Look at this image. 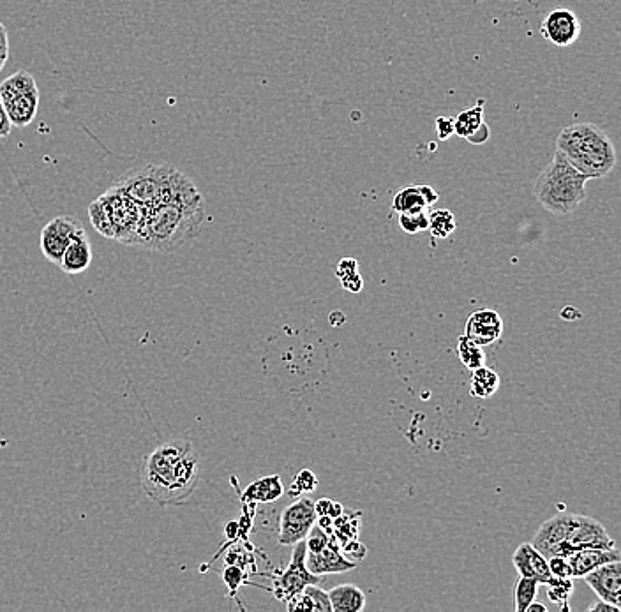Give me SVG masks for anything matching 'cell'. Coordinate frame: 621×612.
Instances as JSON below:
<instances>
[{"mask_svg": "<svg viewBox=\"0 0 621 612\" xmlns=\"http://www.w3.org/2000/svg\"><path fill=\"white\" fill-rule=\"evenodd\" d=\"M142 487L158 505H182L200 482V456L193 443L166 441L145 456L140 473Z\"/></svg>", "mask_w": 621, "mask_h": 612, "instance_id": "obj_1", "label": "cell"}, {"mask_svg": "<svg viewBox=\"0 0 621 612\" xmlns=\"http://www.w3.org/2000/svg\"><path fill=\"white\" fill-rule=\"evenodd\" d=\"M205 221L203 196L184 202H166L143 209L131 247L156 253H175L189 246L200 235Z\"/></svg>", "mask_w": 621, "mask_h": 612, "instance_id": "obj_2", "label": "cell"}, {"mask_svg": "<svg viewBox=\"0 0 621 612\" xmlns=\"http://www.w3.org/2000/svg\"><path fill=\"white\" fill-rule=\"evenodd\" d=\"M113 186L131 198L142 209H150L161 203L184 202L200 198L195 182L186 173L179 172L172 165L143 163L131 168Z\"/></svg>", "mask_w": 621, "mask_h": 612, "instance_id": "obj_3", "label": "cell"}, {"mask_svg": "<svg viewBox=\"0 0 621 612\" xmlns=\"http://www.w3.org/2000/svg\"><path fill=\"white\" fill-rule=\"evenodd\" d=\"M532 545L546 558L567 556L581 549L616 547L604 524L588 515L570 512L554 515L542 524L537 535L533 537Z\"/></svg>", "mask_w": 621, "mask_h": 612, "instance_id": "obj_4", "label": "cell"}, {"mask_svg": "<svg viewBox=\"0 0 621 612\" xmlns=\"http://www.w3.org/2000/svg\"><path fill=\"white\" fill-rule=\"evenodd\" d=\"M556 150L588 180L604 179L613 172L618 161L613 140L592 122L563 127L556 138Z\"/></svg>", "mask_w": 621, "mask_h": 612, "instance_id": "obj_5", "label": "cell"}, {"mask_svg": "<svg viewBox=\"0 0 621 612\" xmlns=\"http://www.w3.org/2000/svg\"><path fill=\"white\" fill-rule=\"evenodd\" d=\"M588 177L570 165L556 150L553 161L540 172L533 195L554 216H569L586 200Z\"/></svg>", "mask_w": 621, "mask_h": 612, "instance_id": "obj_6", "label": "cell"}, {"mask_svg": "<svg viewBox=\"0 0 621 612\" xmlns=\"http://www.w3.org/2000/svg\"><path fill=\"white\" fill-rule=\"evenodd\" d=\"M142 216V207L115 186L90 203L89 207L92 226L106 239L117 240L126 246L135 237Z\"/></svg>", "mask_w": 621, "mask_h": 612, "instance_id": "obj_7", "label": "cell"}, {"mask_svg": "<svg viewBox=\"0 0 621 612\" xmlns=\"http://www.w3.org/2000/svg\"><path fill=\"white\" fill-rule=\"evenodd\" d=\"M0 101L13 127H27L36 119L39 89L36 78L20 69L0 83Z\"/></svg>", "mask_w": 621, "mask_h": 612, "instance_id": "obj_8", "label": "cell"}, {"mask_svg": "<svg viewBox=\"0 0 621 612\" xmlns=\"http://www.w3.org/2000/svg\"><path fill=\"white\" fill-rule=\"evenodd\" d=\"M306 540H300L293 545L292 560L290 565L274 575V597L279 602H288L293 595H297L299 591L304 590L307 584H322L323 575H316L309 572L306 567Z\"/></svg>", "mask_w": 621, "mask_h": 612, "instance_id": "obj_9", "label": "cell"}, {"mask_svg": "<svg viewBox=\"0 0 621 612\" xmlns=\"http://www.w3.org/2000/svg\"><path fill=\"white\" fill-rule=\"evenodd\" d=\"M318 521L315 501L311 498H297L295 503L286 507L279 519V544L295 545L300 540H306L311 528Z\"/></svg>", "mask_w": 621, "mask_h": 612, "instance_id": "obj_10", "label": "cell"}, {"mask_svg": "<svg viewBox=\"0 0 621 612\" xmlns=\"http://www.w3.org/2000/svg\"><path fill=\"white\" fill-rule=\"evenodd\" d=\"M82 223L76 221L75 217L57 216L53 217L50 223L46 224L39 235V246L46 256V260L59 265L62 254L66 247L71 244L78 233L83 232Z\"/></svg>", "mask_w": 621, "mask_h": 612, "instance_id": "obj_11", "label": "cell"}, {"mask_svg": "<svg viewBox=\"0 0 621 612\" xmlns=\"http://www.w3.org/2000/svg\"><path fill=\"white\" fill-rule=\"evenodd\" d=\"M512 563H514L519 577H530V579H535L539 584H546L549 588L572 583V579H560V577H554L551 574L546 556L540 554L533 547L532 542L521 544L517 547L516 553L512 556Z\"/></svg>", "mask_w": 621, "mask_h": 612, "instance_id": "obj_12", "label": "cell"}, {"mask_svg": "<svg viewBox=\"0 0 621 612\" xmlns=\"http://www.w3.org/2000/svg\"><path fill=\"white\" fill-rule=\"evenodd\" d=\"M542 38L558 48L574 45L581 36V22L570 9H553L540 25Z\"/></svg>", "mask_w": 621, "mask_h": 612, "instance_id": "obj_13", "label": "cell"}, {"mask_svg": "<svg viewBox=\"0 0 621 612\" xmlns=\"http://www.w3.org/2000/svg\"><path fill=\"white\" fill-rule=\"evenodd\" d=\"M583 579L600 600H606L621 609V561L600 565L590 574L584 575Z\"/></svg>", "mask_w": 621, "mask_h": 612, "instance_id": "obj_14", "label": "cell"}, {"mask_svg": "<svg viewBox=\"0 0 621 612\" xmlns=\"http://www.w3.org/2000/svg\"><path fill=\"white\" fill-rule=\"evenodd\" d=\"M503 334V320L493 309H480L468 318L464 327V336L472 339L479 346H489L500 341Z\"/></svg>", "mask_w": 621, "mask_h": 612, "instance_id": "obj_15", "label": "cell"}, {"mask_svg": "<svg viewBox=\"0 0 621 612\" xmlns=\"http://www.w3.org/2000/svg\"><path fill=\"white\" fill-rule=\"evenodd\" d=\"M306 567L316 575L345 574L357 567V563L348 560L336 540L330 538L329 544L320 551L306 553Z\"/></svg>", "mask_w": 621, "mask_h": 612, "instance_id": "obj_16", "label": "cell"}, {"mask_svg": "<svg viewBox=\"0 0 621 612\" xmlns=\"http://www.w3.org/2000/svg\"><path fill=\"white\" fill-rule=\"evenodd\" d=\"M569 565L570 579H581L586 574H590L600 565H606L611 561H621V554L618 547L611 549H581L574 553L563 556Z\"/></svg>", "mask_w": 621, "mask_h": 612, "instance_id": "obj_17", "label": "cell"}, {"mask_svg": "<svg viewBox=\"0 0 621 612\" xmlns=\"http://www.w3.org/2000/svg\"><path fill=\"white\" fill-rule=\"evenodd\" d=\"M440 200V193L431 186L413 184V186L401 187L392 200V210L397 214L408 212H420L429 210L434 203Z\"/></svg>", "mask_w": 621, "mask_h": 612, "instance_id": "obj_18", "label": "cell"}, {"mask_svg": "<svg viewBox=\"0 0 621 612\" xmlns=\"http://www.w3.org/2000/svg\"><path fill=\"white\" fill-rule=\"evenodd\" d=\"M90 263H92V246H90L87 232L83 230L66 247V251H64L62 258H60L59 267L66 274L75 276V274H82V272L89 269Z\"/></svg>", "mask_w": 621, "mask_h": 612, "instance_id": "obj_19", "label": "cell"}, {"mask_svg": "<svg viewBox=\"0 0 621 612\" xmlns=\"http://www.w3.org/2000/svg\"><path fill=\"white\" fill-rule=\"evenodd\" d=\"M285 494V487L279 475L258 478L246 487V491L240 494L242 503L256 505V503H274Z\"/></svg>", "mask_w": 621, "mask_h": 612, "instance_id": "obj_20", "label": "cell"}, {"mask_svg": "<svg viewBox=\"0 0 621 612\" xmlns=\"http://www.w3.org/2000/svg\"><path fill=\"white\" fill-rule=\"evenodd\" d=\"M286 607L290 612H332L329 593L318 588V584H307L304 590L299 591L286 602Z\"/></svg>", "mask_w": 621, "mask_h": 612, "instance_id": "obj_21", "label": "cell"}, {"mask_svg": "<svg viewBox=\"0 0 621 612\" xmlns=\"http://www.w3.org/2000/svg\"><path fill=\"white\" fill-rule=\"evenodd\" d=\"M332 612H360L366 607V593L355 584H341L329 591Z\"/></svg>", "mask_w": 621, "mask_h": 612, "instance_id": "obj_22", "label": "cell"}, {"mask_svg": "<svg viewBox=\"0 0 621 612\" xmlns=\"http://www.w3.org/2000/svg\"><path fill=\"white\" fill-rule=\"evenodd\" d=\"M500 389V376L494 373L491 367L482 366L473 369L472 387L470 394L477 399H487L494 396Z\"/></svg>", "mask_w": 621, "mask_h": 612, "instance_id": "obj_23", "label": "cell"}, {"mask_svg": "<svg viewBox=\"0 0 621 612\" xmlns=\"http://www.w3.org/2000/svg\"><path fill=\"white\" fill-rule=\"evenodd\" d=\"M484 105L486 101L479 99L470 110H464L454 119V135L459 138H468L473 131L484 122Z\"/></svg>", "mask_w": 621, "mask_h": 612, "instance_id": "obj_24", "label": "cell"}, {"mask_svg": "<svg viewBox=\"0 0 621 612\" xmlns=\"http://www.w3.org/2000/svg\"><path fill=\"white\" fill-rule=\"evenodd\" d=\"M457 223L454 214L447 209L431 210L429 212V224L427 230L433 239H449L456 232Z\"/></svg>", "mask_w": 621, "mask_h": 612, "instance_id": "obj_25", "label": "cell"}, {"mask_svg": "<svg viewBox=\"0 0 621 612\" xmlns=\"http://www.w3.org/2000/svg\"><path fill=\"white\" fill-rule=\"evenodd\" d=\"M457 353H459V359L463 362V366L468 367L470 371L477 369V367L486 366V353L482 350V346L473 343L472 339H468L464 334L457 339Z\"/></svg>", "mask_w": 621, "mask_h": 612, "instance_id": "obj_26", "label": "cell"}, {"mask_svg": "<svg viewBox=\"0 0 621 612\" xmlns=\"http://www.w3.org/2000/svg\"><path fill=\"white\" fill-rule=\"evenodd\" d=\"M539 595V583L530 577H519L514 590V600H516V611L526 612V607L537 600Z\"/></svg>", "mask_w": 621, "mask_h": 612, "instance_id": "obj_27", "label": "cell"}, {"mask_svg": "<svg viewBox=\"0 0 621 612\" xmlns=\"http://www.w3.org/2000/svg\"><path fill=\"white\" fill-rule=\"evenodd\" d=\"M427 224H429V210L399 214V226H401L403 232L408 233V235H417V233L426 232Z\"/></svg>", "mask_w": 621, "mask_h": 612, "instance_id": "obj_28", "label": "cell"}, {"mask_svg": "<svg viewBox=\"0 0 621 612\" xmlns=\"http://www.w3.org/2000/svg\"><path fill=\"white\" fill-rule=\"evenodd\" d=\"M316 487H318V477H316L315 471H299L297 477L293 478L290 496H292V498H300V496H304V494L316 491Z\"/></svg>", "mask_w": 621, "mask_h": 612, "instance_id": "obj_29", "label": "cell"}, {"mask_svg": "<svg viewBox=\"0 0 621 612\" xmlns=\"http://www.w3.org/2000/svg\"><path fill=\"white\" fill-rule=\"evenodd\" d=\"M223 581H225L230 597H235L242 584H246V570L239 565H228L223 572Z\"/></svg>", "mask_w": 621, "mask_h": 612, "instance_id": "obj_30", "label": "cell"}, {"mask_svg": "<svg viewBox=\"0 0 621 612\" xmlns=\"http://www.w3.org/2000/svg\"><path fill=\"white\" fill-rule=\"evenodd\" d=\"M436 135L442 142H447L450 136H454V119L438 117L436 119Z\"/></svg>", "mask_w": 621, "mask_h": 612, "instance_id": "obj_31", "label": "cell"}, {"mask_svg": "<svg viewBox=\"0 0 621 612\" xmlns=\"http://www.w3.org/2000/svg\"><path fill=\"white\" fill-rule=\"evenodd\" d=\"M489 138H491V127L487 126L486 122H482L466 140H468V143L475 145V147H480V145H486L489 142Z\"/></svg>", "mask_w": 621, "mask_h": 612, "instance_id": "obj_32", "label": "cell"}, {"mask_svg": "<svg viewBox=\"0 0 621 612\" xmlns=\"http://www.w3.org/2000/svg\"><path fill=\"white\" fill-rule=\"evenodd\" d=\"M341 283H343L348 292L352 293H359L362 290V286H364V281H362L359 272H352L348 276L341 277Z\"/></svg>", "mask_w": 621, "mask_h": 612, "instance_id": "obj_33", "label": "cell"}, {"mask_svg": "<svg viewBox=\"0 0 621 612\" xmlns=\"http://www.w3.org/2000/svg\"><path fill=\"white\" fill-rule=\"evenodd\" d=\"M352 272H359V263H357V260H353V258H345L337 265V277L339 279L352 274Z\"/></svg>", "mask_w": 621, "mask_h": 612, "instance_id": "obj_34", "label": "cell"}, {"mask_svg": "<svg viewBox=\"0 0 621 612\" xmlns=\"http://www.w3.org/2000/svg\"><path fill=\"white\" fill-rule=\"evenodd\" d=\"M8 48V30L0 23V71H2L6 60H8Z\"/></svg>", "mask_w": 621, "mask_h": 612, "instance_id": "obj_35", "label": "cell"}, {"mask_svg": "<svg viewBox=\"0 0 621 612\" xmlns=\"http://www.w3.org/2000/svg\"><path fill=\"white\" fill-rule=\"evenodd\" d=\"M11 129H13V124H11L8 113H6L4 105L0 101V138H6V136L11 135Z\"/></svg>", "mask_w": 621, "mask_h": 612, "instance_id": "obj_36", "label": "cell"}, {"mask_svg": "<svg viewBox=\"0 0 621 612\" xmlns=\"http://www.w3.org/2000/svg\"><path fill=\"white\" fill-rule=\"evenodd\" d=\"M588 611L590 612H620V607H616V605L609 604L606 600H600L599 602H595V604L590 605L588 607Z\"/></svg>", "mask_w": 621, "mask_h": 612, "instance_id": "obj_37", "label": "cell"}, {"mask_svg": "<svg viewBox=\"0 0 621 612\" xmlns=\"http://www.w3.org/2000/svg\"><path fill=\"white\" fill-rule=\"evenodd\" d=\"M330 505H332V500H329V498H323V500L316 501V515H318V517H322V515H329Z\"/></svg>", "mask_w": 621, "mask_h": 612, "instance_id": "obj_38", "label": "cell"}, {"mask_svg": "<svg viewBox=\"0 0 621 612\" xmlns=\"http://www.w3.org/2000/svg\"><path fill=\"white\" fill-rule=\"evenodd\" d=\"M225 535L226 538H228V540H232V542L233 540H237V538H240L239 523H235V521H232V523L226 524Z\"/></svg>", "mask_w": 621, "mask_h": 612, "instance_id": "obj_39", "label": "cell"}, {"mask_svg": "<svg viewBox=\"0 0 621 612\" xmlns=\"http://www.w3.org/2000/svg\"><path fill=\"white\" fill-rule=\"evenodd\" d=\"M526 612H547V607L537 602V600H533L532 604L526 607Z\"/></svg>", "mask_w": 621, "mask_h": 612, "instance_id": "obj_40", "label": "cell"}]
</instances>
